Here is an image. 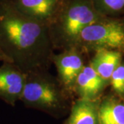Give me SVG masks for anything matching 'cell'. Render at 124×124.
I'll use <instances>...</instances> for the list:
<instances>
[{
    "label": "cell",
    "instance_id": "cell-1",
    "mask_svg": "<svg viewBox=\"0 0 124 124\" xmlns=\"http://www.w3.org/2000/svg\"><path fill=\"white\" fill-rule=\"evenodd\" d=\"M0 48L26 74L47 72L54 49L48 27L23 13L13 0H0Z\"/></svg>",
    "mask_w": 124,
    "mask_h": 124
},
{
    "label": "cell",
    "instance_id": "cell-2",
    "mask_svg": "<svg viewBox=\"0 0 124 124\" xmlns=\"http://www.w3.org/2000/svg\"><path fill=\"white\" fill-rule=\"evenodd\" d=\"M103 17L93 0H61L57 13L48 27L53 48L64 50L77 47L84 29Z\"/></svg>",
    "mask_w": 124,
    "mask_h": 124
},
{
    "label": "cell",
    "instance_id": "cell-3",
    "mask_svg": "<svg viewBox=\"0 0 124 124\" xmlns=\"http://www.w3.org/2000/svg\"><path fill=\"white\" fill-rule=\"evenodd\" d=\"M66 94L58 79L37 72L27 74L20 100L29 106L46 110H54L62 106Z\"/></svg>",
    "mask_w": 124,
    "mask_h": 124
},
{
    "label": "cell",
    "instance_id": "cell-4",
    "mask_svg": "<svg viewBox=\"0 0 124 124\" xmlns=\"http://www.w3.org/2000/svg\"><path fill=\"white\" fill-rule=\"evenodd\" d=\"M84 53L108 49L124 53V21L104 16L81 32L77 45Z\"/></svg>",
    "mask_w": 124,
    "mask_h": 124
},
{
    "label": "cell",
    "instance_id": "cell-5",
    "mask_svg": "<svg viewBox=\"0 0 124 124\" xmlns=\"http://www.w3.org/2000/svg\"><path fill=\"white\" fill-rule=\"evenodd\" d=\"M83 53L79 48L74 47L51 56V63L54 64L57 71L58 80L70 94L74 93L77 78L85 66Z\"/></svg>",
    "mask_w": 124,
    "mask_h": 124
},
{
    "label": "cell",
    "instance_id": "cell-6",
    "mask_svg": "<svg viewBox=\"0 0 124 124\" xmlns=\"http://www.w3.org/2000/svg\"><path fill=\"white\" fill-rule=\"evenodd\" d=\"M2 63L0 66V99L14 106L20 100L27 74L13 63Z\"/></svg>",
    "mask_w": 124,
    "mask_h": 124
},
{
    "label": "cell",
    "instance_id": "cell-7",
    "mask_svg": "<svg viewBox=\"0 0 124 124\" xmlns=\"http://www.w3.org/2000/svg\"><path fill=\"white\" fill-rule=\"evenodd\" d=\"M23 13L48 27L53 22L61 0H13Z\"/></svg>",
    "mask_w": 124,
    "mask_h": 124
},
{
    "label": "cell",
    "instance_id": "cell-8",
    "mask_svg": "<svg viewBox=\"0 0 124 124\" xmlns=\"http://www.w3.org/2000/svg\"><path fill=\"white\" fill-rule=\"evenodd\" d=\"M108 83L98 75L90 64H85L77 78L74 93H77L81 99H97Z\"/></svg>",
    "mask_w": 124,
    "mask_h": 124
},
{
    "label": "cell",
    "instance_id": "cell-9",
    "mask_svg": "<svg viewBox=\"0 0 124 124\" xmlns=\"http://www.w3.org/2000/svg\"><path fill=\"white\" fill-rule=\"evenodd\" d=\"M90 61V66L101 77L109 82L110 77L116 67L121 63L122 53L116 50L97 49Z\"/></svg>",
    "mask_w": 124,
    "mask_h": 124
},
{
    "label": "cell",
    "instance_id": "cell-10",
    "mask_svg": "<svg viewBox=\"0 0 124 124\" xmlns=\"http://www.w3.org/2000/svg\"><path fill=\"white\" fill-rule=\"evenodd\" d=\"M97 99H81L75 102L66 124H99Z\"/></svg>",
    "mask_w": 124,
    "mask_h": 124
},
{
    "label": "cell",
    "instance_id": "cell-11",
    "mask_svg": "<svg viewBox=\"0 0 124 124\" xmlns=\"http://www.w3.org/2000/svg\"><path fill=\"white\" fill-rule=\"evenodd\" d=\"M99 124H124V104L114 98L105 99L99 106Z\"/></svg>",
    "mask_w": 124,
    "mask_h": 124
},
{
    "label": "cell",
    "instance_id": "cell-12",
    "mask_svg": "<svg viewBox=\"0 0 124 124\" xmlns=\"http://www.w3.org/2000/svg\"><path fill=\"white\" fill-rule=\"evenodd\" d=\"M94 7L99 13L113 16L124 12V0H93Z\"/></svg>",
    "mask_w": 124,
    "mask_h": 124
},
{
    "label": "cell",
    "instance_id": "cell-13",
    "mask_svg": "<svg viewBox=\"0 0 124 124\" xmlns=\"http://www.w3.org/2000/svg\"><path fill=\"white\" fill-rule=\"evenodd\" d=\"M109 82L119 95H124V63H121L112 74Z\"/></svg>",
    "mask_w": 124,
    "mask_h": 124
},
{
    "label": "cell",
    "instance_id": "cell-14",
    "mask_svg": "<svg viewBox=\"0 0 124 124\" xmlns=\"http://www.w3.org/2000/svg\"><path fill=\"white\" fill-rule=\"evenodd\" d=\"M0 62H10V63H13L12 61L9 59L4 53L2 51V50L0 48Z\"/></svg>",
    "mask_w": 124,
    "mask_h": 124
}]
</instances>
